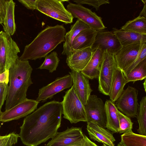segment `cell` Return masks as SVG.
<instances>
[{
	"instance_id": "obj_1",
	"label": "cell",
	"mask_w": 146,
	"mask_h": 146,
	"mask_svg": "<svg viewBox=\"0 0 146 146\" xmlns=\"http://www.w3.org/2000/svg\"><path fill=\"white\" fill-rule=\"evenodd\" d=\"M61 102L46 103L24 119L19 137L27 146H37L52 138L60 126L62 114Z\"/></svg>"
},
{
	"instance_id": "obj_2",
	"label": "cell",
	"mask_w": 146,
	"mask_h": 146,
	"mask_svg": "<svg viewBox=\"0 0 146 146\" xmlns=\"http://www.w3.org/2000/svg\"><path fill=\"white\" fill-rule=\"evenodd\" d=\"M33 70L28 60H22L19 58L10 68L5 110L27 98L28 88L33 84L31 78Z\"/></svg>"
},
{
	"instance_id": "obj_3",
	"label": "cell",
	"mask_w": 146,
	"mask_h": 146,
	"mask_svg": "<svg viewBox=\"0 0 146 146\" xmlns=\"http://www.w3.org/2000/svg\"><path fill=\"white\" fill-rule=\"evenodd\" d=\"M66 30L63 25L48 26L40 31L29 44L26 45L19 59L35 60L45 57L64 41Z\"/></svg>"
},
{
	"instance_id": "obj_4",
	"label": "cell",
	"mask_w": 146,
	"mask_h": 146,
	"mask_svg": "<svg viewBox=\"0 0 146 146\" xmlns=\"http://www.w3.org/2000/svg\"><path fill=\"white\" fill-rule=\"evenodd\" d=\"M63 117L71 123L87 122L84 105L76 94L73 85L66 91L61 102Z\"/></svg>"
},
{
	"instance_id": "obj_5",
	"label": "cell",
	"mask_w": 146,
	"mask_h": 146,
	"mask_svg": "<svg viewBox=\"0 0 146 146\" xmlns=\"http://www.w3.org/2000/svg\"><path fill=\"white\" fill-rule=\"evenodd\" d=\"M20 50L10 36L0 31V74L9 70L19 58Z\"/></svg>"
},
{
	"instance_id": "obj_6",
	"label": "cell",
	"mask_w": 146,
	"mask_h": 146,
	"mask_svg": "<svg viewBox=\"0 0 146 146\" xmlns=\"http://www.w3.org/2000/svg\"><path fill=\"white\" fill-rule=\"evenodd\" d=\"M117 67L114 54L104 52L98 78V89L104 95H109L113 76Z\"/></svg>"
},
{
	"instance_id": "obj_7",
	"label": "cell",
	"mask_w": 146,
	"mask_h": 146,
	"mask_svg": "<svg viewBox=\"0 0 146 146\" xmlns=\"http://www.w3.org/2000/svg\"><path fill=\"white\" fill-rule=\"evenodd\" d=\"M36 7V10L53 19L66 24L73 22V17L61 0H37Z\"/></svg>"
},
{
	"instance_id": "obj_8",
	"label": "cell",
	"mask_w": 146,
	"mask_h": 146,
	"mask_svg": "<svg viewBox=\"0 0 146 146\" xmlns=\"http://www.w3.org/2000/svg\"><path fill=\"white\" fill-rule=\"evenodd\" d=\"M66 8L73 17L80 20L94 31H96L106 28L100 17L82 5L69 3Z\"/></svg>"
},
{
	"instance_id": "obj_9",
	"label": "cell",
	"mask_w": 146,
	"mask_h": 146,
	"mask_svg": "<svg viewBox=\"0 0 146 146\" xmlns=\"http://www.w3.org/2000/svg\"><path fill=\"white\" fill-rule=\"evenodd\" d=\"M138 90L128 86L124 90L119 97L115 102L117 109L129 117H136L139 104L138 102Z\"/></svg>"
},
{
	"instance_id": "obj_10",
	"label": "cell",
	"mask_w": 146,
	"mask_h": 146,
	"mask_svg": "<svg viewBox=\"0 0 146 146\" xmlns=\"http://www.w3.org/2000/svg\"><path fill=\"white\" fill-rule=\"evenodd\" d=\"M84 106L87 122H93L105 127L106 113L105 104L102 100L96 95H90Z\"/></svg>"
},
{
	"instance_id": "obj_11",
	"label": "cell",
	"mask_w": 146,
	"mask_h": 146,
	"mask_svg": "<svg viewBox=\"0 0 146 146\" xmlns=\"http://www.w3.org/2000/svg\"><path fill=\"white\" fill-rule=\"evenodd\" d=\"M39 103L36 100L27 98L10 109L1 111L0 121L7 122L26 117L36 109Z\"/></svg>"
},
{
	"instance_id": "obj_12",
	"label": "cell",
	"mask_w": 146,
	"mask_h": 146,
	"mask_svg": "<svg viewBox=\"0 0 146 146\" xmlns=\"http://www.w3.org/2000/svg\"><path fill=\"white\" fill-rule=\"evenodd\" d=\"M122 46L113 31L104 29L96 31L95 39L91 48H98L103 52L115 54Z\"/></svg>"
},
{
	"instance_id": "obj_13",
	"label": "cell",
	"mask_w": 146,
	"mask_h": 146,
	"mask_svg": "<svg viewBox=\"0 0 146 146\" xmlns=\"http://www.w3.org/2000/svg\"><path fill=\"white\" fill-rule=\"evenodd\" d=\"M72 78L70 74L57 78L54 81L39 90L36 100L38 102L50 99L56 94L65 89L70 88L73 85Z\"/></svg>"
},
{
	"instance_id": "obj_14",
	"label": "cell",
	"mask_w": 146,
	"mask_h": 146,
	"mask_svg": "<svg viewBox=\"0 0 146 146\" xmlns=\"http://www.w3.org/2000/svg\"><path fill=\"white\" fill-rule=\"evenodd\" d=\"M81 128L72 127L57 132L46 146H68L84 138Z\"/></svg>"
},
{
	"instance_id": "obj_15",
	"label": "cell",
	"mask_w": 146,
	"mask_h": 146,
	"mask_svg": "<svg viewBox=\"0 0 146 146\" xmlns=\"http://www.w3.org/2000/svg\"><path fill=\"white\" fill-rule=\"evenodd\" d=\"M143 43L122 47L114 54L117 67L123 71L127 69L135 60Z\"/></svg>"
},
{
	"instance_id": "obj_16",
	"label": "cell",
	"mask_w": 146,
	"mask_h": 146,
	"mask_svg": "<svg viewBox=\"0 0 146 146\" xmlns=\"http://www.w3.org/2000/svg\"><path fill=\"white\" fill-rule=\"evenodd\" d=\"M69 73L72 78L75 92L85 105L93 91L90 86L89 79L81 72L72 70Z\"/></svg>"
},
{
	"instance_id": "obj_17",
	"label": "cell",
	"mask_w": 146,
	"mask_h": 146,
	"mask_svg": "<svg viewBox=\"0 0 146 146\" xmlns=\"http://www.w3.org/2000/svg\"><path fill=\"white\" fill-rule=\"evenodd\" d=\"M92 52L91 47L72 50L67 57L66 62L72 70L81 72L89 62Z\"/></svg>"
},
{
	"instance_id": "obj_18",
	"label": "cell",
	"mask_w": 146,
	"mask_h": 146,
	"mask_svg": "<svg viewBox=\"0 0 146 146\" xmlns=\"http://www.w3.org/2000/svg\"><path fill=\"white\" fill-rule=\"evenodd\" d=\"M87 130L90 138L108 146H115L113 133L106 128L92 122H87Z\"/></svg>"
},
{
	"instance_id": "obj_19",
	"label": "cell",
	"mask_w": 146,
	"mask_h": 146,
	"mask_svg": "<svg viewBox=\"0 0 146 146\" xmlns=\"http://www.w3.org/2000/svg\"><path fill=\"white\" fill-rule=\"evenodd\" d=\"M91 58L81 72L89 79L98 78L103 53L98 48L92 49Z\"/></svg>"
},
{
	"instance_id": "obj_20",
	"label": "cell",
	"mask_w": 146,
	"mask_h": 146,
	"mask_svg": "<svg viewBox=\"0 0 146 146\" xmlns=\"http://www.w3.org/2000/svg\"><path fill=\"white\" fill-rule=\"evenodd\" d=\"M89 28L88 25L78 19L74 24L71 25L70 30L65 35L62 54L68 56L70 53L73 41L76 36L82 31Z\"/></svg>"
},
{
	"instance_id": "obj_21",
	"label": "cell",
	"mask_w": 146,
	"mask_h": 146,
	"mask_svg": "<svg viewBox=\"0 0 146 146\" xmlns=\"http://www.w3.org/2000/svg\"><path fill=\"white\" fill-rule=\"evenodd\" d=\"M127 83L123 71L117 67L114 74L109 95L112 102L114 103L121 96L125 86Z\"/></svg>"
},
{
	"instance_id": "obj_22",
	"label": "cell",
	"mask_w": 146,
	"mask_h": 146,
	"mask_svg": "<svg viewBox=\"0 0 146 146\" xmlns=\"http://www.w3.org/2000/svg\"><path fill=\"white\" fill-rule=\"evenodd\" d=\"M96 34V31L90 28L81 31L73 41L71 51L91 47Z\"/></svg>"
},
{
	"instance_id": "obj_23",
	"label": "cell",
	"mask_w": 146,
	"mask_h": 146,
	"mask_svg": "<svg viewBox=\"0 0 146 146\" xmlns=\"http://www.w3.org/2000/svg\"><path fill=\"white\" fill-rule=\"evenodd\" d=\"M113 32L122 47L146 42V35L114 29Z\"/></svg>"
},
{
	"instance_id": "obj_24",
	"label": "cell",
	"mask_w": 146,
	"mask_h": 146,
	"mask_svg": "<svg viewBox=\"0 0 146 146\" xmlns=\"http://www.w3.org/2000/svg\"><path fill=\"white\" fill-rule=\"evenodd\" d=\"M104 104L106 119L105 127L113 133H118L119 126L118 109L110 100H107Z\"/></svg>"
},
{
	"instance_id": "obj_25",
	"label": "cell",
	"mask_w": 146,
	"mask_h": 146,
	"mask_svg": "<svg viewBox=\"0 0 146 146\" xmlns=\"http://www.w3.org/2000/svg\"><path fill=\"white\" fill-rule=\"evenodd\" d=\"M15 5L13 0H7L6 13L3 23L4 32L10 36L14 34L16 30L14 17Z\"/></svg>"
},
{
	"instance_id": "obj_26",
	"label": "cell",
	"mask_w": 146,
	"mask_h": 146,
	"mask_svg": "<svg viewBox=\"0 0 146 146\" xmlns=\"http://www.w3.org/2000/svg\"><path fill=\"white\" fill-rule=\"evenodd\" d=\"M121 29L127 31L146 35V18L139 16L127 22Z\"/></svg>"
},
{
	"instance_id": "obj_27",
	"label": "cell",
	"mask_w": 146,
	"mask_h": 146,
	"mask_svg": "<svg viewBox=\"0 0 146 146\" xmlns=\"http://www.w3.org/2000/svg\"><path fill=\"white\" fill-rule=\"evenodd\" d=\"M121 141L125 146H146V136L134 133L132 130L121 135Z\"/></svg>"
},
{
	"instance_id": "obj_28",
	"label": "cell",
	"mask_w": 146,
	"mask_h": 146,
	"mask_svg": "<svg viewBox=\"0 0 146 146\" xmlns=\"http://www.w3.org/2000/svg\"><path fill=\"white\" fill-rule=\"evenodd\" d=\"M139 125L137 131L139 134L146 136V96L140 102L136 117Z\"/></svg>"
},
{
	"instance_id": "obj_29",
	"label": "cell",
	"mask_w": 146,
	"mask_h": 146,
	"mask_svg": "<svg viewBox=\"0 0 146 146\" xmlns=\"http://www.w3.org/2000/svg\"><path fill=\"white\" fill-rule=\"evenodd\" d=\"M125 76L127 83L132 82L134 83L137 81L146 78V58L140 62Z\"/></svg>"
},
{
	"instance_id": "obj_30",
	"label": "cell",
	"mask_w": 146,
	"mask_h": 146,
	"mask_svg": "<svg viewBox=\"0 0 146 146\" xmlns=\"http://www.w3.org/2000/svg\"><path fill=\"white\" fill-rule=\"evenodd\" d=\"M45 57L44 62L38 69H46L50 73L56 70L60 61L56 52L53 51Z\"/></svg>"
},
{
	"instance_id": "obj_31",
	"label": "cell",
	"mask_w": 146,
	"mask_h": 146,
	"mask_svg": "<svg viewBox=\"0 0 146 146\" xmlns=\"http://www.w3.org/2000/svg\"><path fill=\"white\" fill-rule=\"evenodd\" d=\"M117 112L119 126L118 133L123 134L132 130L133 123L130 118L118 110Z\"/></svg>"
},
{
	"instance_id": "obj_32",
	"label": "cell",
	"mask_w": 146,
	"mask_h": 146,
	"mask_svg": "<svg viewBox=\"0 0 146 146\" xmlns=\"http://www.w3.org/2000/svg\"><path fill=\"white\" fill-rule=\"evenodd\" d=\"M146 58V42L143 43L139 54L134 62L125 70L123 71L125 76L127 75L131 70L140 62Z\"/></svg>"
},
{
	"instance_id": "obj_33",
	"label": "cell",
	"mask_w": 146,
	"mask_h": 146,
	"mask_svg": "<svg viewBox=\"0 0 146 146\" xmlns=\"http://www.w3.org/2000/svg\"><path fill=\"white\" fill-rule=\"evenodd\" d=\"M19 137V135L14 132L0 135V146H12L17 143Z\"/></svg>"
},
{
	"instance_id": "obj_34",
	"label": "cell",
	"mask_w": 146,
	"mask_h": 146,
	"mask_svg": "<svg viewBox=\"0 0 146 146\" xmlns=\"http://www.w3.org/2000/svg\"><path fill=\"white\" fill-rule=\"evenodd\" d=\"M74 1L80 5L86 4L92 6L97 11L99 10L100 7L102 5L110 3L108 0H75Z\"/></svg>"
},
{
	"instance_id": "obj_35",
	"label": "cell",
	"mask_w": 146,
	"mask_h": 146,
	"mask_svg": "<svg viewBox=\"0 0 146 146\" xmlns=\"http://www.w3.org/2000/svg\"><path fill=\"white\" fill-rule=\"evenodd\" d=\"M9 85L8 84L0 83V111L7 97Z\"/></svg>"
},
{
	"instance_id": "obj_36",
	"label": "cell",
	"mask_w": 146,
	"mask_h": 146,
	"mask_svg": "<svg viewBox=\"0 0 146 146\" xmlns=\"http://www.w3.org/2000/svg\"><path fill=\"white\" fill-rule=\"evenodd\" d=\"M28 9L34 10L36 9L37 0H18Z\"/></svg>"
},
{
	"instance_id": "obj_37",
	"label": "cell",
	"mask_w": 146,
	"mask_h": 146,
	"mask_svg": "<svg viewBox=\"0 0 146 146\" xmlns=\"http://www.w3.org/2000/svg\"><path fill=\"white\" fill-rule=\"evenodd\" d=\"M7 0H0V17L3 23L6 11V3Z\"/></svg>"
},
{
	"instance_id": "obj_38",
	"label": "cell",
	"mask_w": 146,
	"mask_h": 146,
	"mask_svg": "<svg viewBox=\"0 0 146 146\" xmlns=\"http://www.w3.org/2000/svg\"><path fill=\"white\" fill-rule=\"evenodd\" d=\"M9 70L0 74V83H9Z\"/></svg>"
},
{
	"instance_id": "obj_39",
	"label": "cell",
	"mask_w": 146,
	"mask_h": 146,
	"mask_svg": "<svg viewBox=\"0 0 146 146\" xmlns=\"http://www.w3.org/2000/svg\"><path fill=\"white\" fill-rule=\"evenodd\" d=\"M83 146H98L91 141L86 135H84Z\"/></svg>"
},
{
	"instance_id": "obj_40",
	"label": "cell",
	"mask_w": 146,
	"mask_h": 146,
	"mask_svg": "<svg viewBox=\"0 0 146 146\" xmlns=\"http://www.w3.org/2000/svg\"><path fill=\"white\" fill-rule=\"evenodd\" d=\"M144 4V6L142 10L141 11L139 16L144 17L146 18V1L141 0Z\"/></svg>"
},
{
	"instance_id": "obj_41",
	"label": "cell",
	"mask_w": 146,
	"mask_h": 146,
	"mask_svg": "<svg viewBox=\"0 0 146 146\" xmlns=\"http://www.w3.org/2000/svg\"><path fill=\"white\" fill-rule=\"evenodd\" d=\"M84 142V138L81 140L68 146H83Z\"/></svg>"
},
{
	"instance_id": "obj_42",
	"label": "cell",
	"mask_w": 146,
	"mask_h": 146,
	"mask_svg": "<svg viewBox=\"0 0 146 146\" xmlns=\"http://www.w3.org/2000/svg\"><path fill=\"white\" fill-rule=\"evenodd\" d=\"M117 146H125L124 144L121 141H120L117 144Z\"/></svg>"
},
{
	"instance_id": "obj_43",
	"label": "cell",
	"mask_w": 146,
	"mask_h": 146,
	"mask_svg": "<svg viewBox=\"0 0 146 146\" xmlns=\"http://www.w3.org/2000/svg\"><path fill=\"white\" fill-rule=\"evenodd\" d=\"M144 79V82L143 84V87L145 89V92H146V78H145Z\"/></svg>"
},
{
	"instance_id": "obj_44",
	"label": "cell",
	"mask_w": 146,
	"mask_h": 146,
	"mask_svg": "<svg viewBox=\"0 0 146 146\" xmlns=\"http://www.w3.org/2000/svg\"><path fill=\"white\" fill-rule=\"evenodd\" d=\"M2 24V22L1 19L0 17V24Z\"/></svg>"
},
{
	"instance_id": "obj_45",
	"label": "cell",
	"mask_w": 146,
	"mask_h": 146,
	"mask_svg": "<svg viewBox=\"0 0 146 146\" xmlns=\"http://www.w3.org/2000/svg\"><path fill=\"white\" fill-rule=\"evenodd\" d=\"M102 146H108L104 144H103Z\"/></svg>"
},
{
	"instance_id": "obj_46",
	"label": "cell",
	"mask_w": 146,
	"mask_h": 146,
	"mask_svg": "<svg viewBox=\"0 0 146 146\" xmlns=\"http://www.w3.org/2000/svg\"><path fill=\"white\" fill-rule=\"evenodd\" d=\"M1 112V111H0V113ZM0 127H1V125H0Z\"/></svg>"
}]
</instances>
